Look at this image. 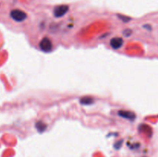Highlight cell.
Returning <instances> with one entry per match:
<instances>
[{
	"instance_id": "6da1fadb",
	"label": "cell",
	"mask_w": 158,
	"mask_h": 157,
	"mask_svg": "<svg viewBox=\"0 0 158 157\" xmlns=\"http://www.w3.org/2000/svg\"><path fill=\"white\" fill-rule=\"evenodd\" d=\"M10 17L17 22H22L27 18V14L20 9H13L10 12Z\"/></svg>"
},
{
	"instance_id": "7a4b0ae2",
	"label": "cell",
	"mask_w": 158,
	"mask_h": 157,
	"mask_svg": "<svg viewBox=\"0 0 158 157\" xmlns=\"http://www.w3.org/2000/svg\"><path fill=\"white\" fill-rule=\"evenodd\" d=\"M68 11H69V6L67 5H60L54 8L53 15L56 18H60L63 17Z\"/></svg>"
},
{
	"instance_id": "3957f363",
	"label": "cell",
	"mask_w": 158,
	"mask_h": 157,
	"mask_svg": "<svg viewBox=\"0 0 158 157\" xmlns=\"http://www.w3.org/2000/svg\"><path fill=\"white\" fill-rule=\"evenodd\" d=\"M40 48L41 49V50L43 51V52H50L52 49V41H51L49 38H47V37H45V38H43V39L40 41Z\"/></svg>"
},
{
	"instance_id": "277c9868",
	"label": "cell",
	"mask_w": 158,
	"mask_h": 157,
	"mask_svg": "<svg viewBox=\"0 0 158 157\" xmlns=\"http://www.w3.org/2000/svg\"><path fill=\"white\" fill-rule=\"evenodd\" d=\"M110 46L113 49H120L123 44V38H120V37H115V38H112L110 40Z\"/></svg>"
},
{
	"instance_id": "5b68a950",
	"label": "cell",
	"mask_w": 158,
	"mask_h": 157,
	"mask_svg": "<svg viewBox=\"0 0 158 157\" xmlns=\"http://www.w3.org/2000/svg\"><path fill=\"white\" fill-rule=\"evenodd\" d=\"M119 115H120V116L122 117H124V118H127V119H134V118H135V115H134L133 112H129V111H120L119 112Z\"/></svg>"
},
{
	"instance_id": "8992f818",
	"label": "cell",
	"mask_w": 158,
	"mask_h": 157,
	"mask_svg": "<svg viewBox=\"0 0 158 157\" xmlns=\"http://www.w3.org/2000/svg\"><path fill=\"white\" fill-rule=\"evenodd\" d=\"M80 102H81L82 104L88 105V104H91V103H93V99L91 98H89V97H86V98L82 99L80 100Z\"/></svg>"
}]
</instances>
